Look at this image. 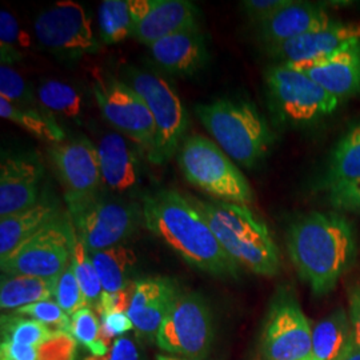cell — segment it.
I'll return each mask as SVG.
<instances>
[{
	"label": "cell",
	"instance_id": "obj_26",
	"mask_svg": "<svg viewBox=\"0 0 360 360\" xmlns=\"http://www.w3.org/2000/svg\"><path fill=\"white\" fill-rule=\"evenodd\" d=\"M90 255L103 287V294H116L129 283V272L136 264V255L131 248L119 245L90 252Z\"/></svg>",
	"mask_w": 360,
	"mask_h": 360
},
{
	"label": "cell",
	"instance_id": "obj_19",
	"mask_svg": "<svg viewBox=\"0 0 360 360\" xmlns=\"http://www.w3.org/2000/svg\"><path fill=\"white\" fill-rule=\"evenodd\" d=\"M360 41L359 22H334L330 26L269 47L281 65L326 58L343 47Z\"/></svg>",
	"mask_w": 360,
	"mask_h": 360
},
{
	"label": "cell",
	"instance_id": "obj_4",
	"mask_svg": "<svg viewBox=\"0 0 360 360\" xmlns=\"http://www.w3.org/2000/svg\"><path fill=\"white\" fill-rule=\"evenodd\" d=\"M195 112L215 143L239 166L257 167L270 153L275 136L254 104L218 99L196 104Z\"/></svg>",
	"mask_w": 360,
	"mask_h": 360
},
{
	"label": "cell",
	"instance_id": "obj_20",
	"mask_svg": "<svg viewBox=\"0 0 360 360\" xmlns=\"http://www.w3.org/2000/svg\"><path fill=\"white\" fill-rule=\"evenodd\" d=\"M156 65L168 74L191 77L208 62V47L200 27L160 39L148 47Z\"/></svg>",
	"mask_w": 360,
	"mask_h": 360
},
{
	"label": "cell",
	"instance_id": "obj_34",
	"mask_svg": "<svg viewBox=\"0 0 360 360\" xmlns=\"http://www.w3.org/2000/svg\"><path fill=\"white\" fill-rule=\"evenodd\" d=\"M28 37H25L13 13L1 10L0 13V59L1 65H11L23 59L22 49L28 46Z\"/></svg>",
	"mask_w": 360,
	"mask_h": 360
},
{
	"label": "cell",
	"instance_id": "obj_38",
	"mask_svg": "<svg viewBox=\"0 0 360 360\" xmlns=\"http://www.w3.org/2000/svg\"><path fill=\"white\" fill-rule=\"evenodd\" d=\"M327 193L330 205L338 212L360 214V179L331 186Z\"/></svg>",
	"mask_w": 360,
	"mask_h": 360
},
{
	"label": "cell",
	"instance_id": "obj_18",
	"mask_svg": "<svg viewBox=\"0 0 360 360\" xmlns=\"http://www.w3.org/2000/svg\"><path fill=\"white\" fill-rule=\"evenodd\" d=\"M179 295L178 285L168 278L136 281L127 311L136 334L147 342H154L168 311Z\"/></svg>",
	"mask_w": 360,
	"mask_h": 360
},
{
	"label": "cell",
	"instance_id": "obj_23",
	"mask_svg": "<svg viewBox=\"0 0 360 360\" xmlns=\"http://www.w3.org/2000/svg\"><path fill=\"white\" fill-rule=\"evenodd\" d=\"M62 215L58 202L43 195L34 206L0 219V262L13 257L31 238Z\"/></svg>",
	"mask_w": 360,
	"mask_h": 360
},
{
	"label": "cell",
	"instance_id": "obj_8",
	"mask_svg": "<svg viewBox=\"0 0 360 360\" xmlns=\"http://www.w3.org/2000/svg\"><path fill=\"white\" fill-rule=\"evenodd\" d=\"M270 104L279 120L291 127H307L331 115L339 101L304 74L285 65L266 74Z\"/></svg>",
	"mask_w": 360,
	"mask_h": 360
},
{
	"label": "cell",
	"instance_id": "obj_17",
	"mask_svg": "<svg viewBox=\"0 0 360 360\" xmlns=\"http://www.w3.org/2000/svg\"><path fill=\"white\" fill-rule=\"evenodd\" d=\"M285 65L309 77L339 102L360 92V41L322 59Z\"/></svg>",
	"mask_w": 360,
	"mask_h": 360
},
{
	"label": "cell",
	"instance_id": "obj_12",
	"mask_svg": "<svg viewBox=\"0 0 360 360\" xmlns=\"http://www.w3.org/2000/svg\"><path fill=\"white\" fill-rule=\"evenodd\" d=\"M34 31L40 46L59 58L77 59L99 50L90 16L72 0L58 1L39 13Z\"/></svg>",
	"mask_w": 360,
	"mask_h": 360
},
{
	"label": "cell",
	"instance_id": "obj_13",
	"mask_svg": "<svg viewBox=\"0 0 360 360\" xmlns=\"http://www.w3.org/2000/svg\"><path fill=\"white\" fill-rule=\"evenodd\" d=\"M94 95L104 119L116 132L150 154L154 148L156 129L154 117L141 95L126 82L114 77L98 80Z\"/></svg>",
	"mask_w": 360,
	"mask_h": 360
},
{
	"label": "cell",
	"instance_id": "obj_47",
	"mask_svg": "<svg viewBox=\"0 0 360 360\" xmlns=\"http://www.w3.org/2000/svg\"><path fill=\"white\" fill-rule=\"evenodd\" d=\"M304 360H314V359H312V356H309V358H307V359H304Z\"/></svg>",
	"mask_w": 360,
	"mask_h": 360
},
{
	"label": "cell",
	"instance_id": "obj_29",
	"mask_svg": "<svg viewBox=\"0 0 360 360\" xmlns=\"http://www.w3.org/2000/svg\"><path fill=\"white\" fill-rule=\"evenodd\" d=\"M38 103L49 112L75 119L82 115L83 101L72 86L59 80H44L35 92Z\"/></svg>",
	"mask_w": 360,
	"mask_h": 360
},
{
	"label": "cell",
	"instance_id": "obj_14",
	"mask_svg": "<svg viewBox=\"0 0 360 360\" xmlns=\"http://www.w3.org/2000/svg\"><path fill=\"white\" fill-rule=\"evenodd\" d=\"M49 154L65 188V202L99 193L103 183L98 147L86 136L52 144Z\"/></svg>",
	"mask_w": 360,
	"mask_h": 360
},
{
	"label": "cell",
	"instance_id": "obj_41",
	"mask_svg": "<svg viewBox=\"0 0 360 360\" xmlns=\"http://www.w3.org/2000/svg\"><path fill=\"white\" fill-rule=\"evenodd\" d=\"M84 360H143L136 343L127 336H119L103 356H90Z\"/></svg>",
	"mask_w": 360,
	"mask_h": 360
},
{
	"label": "cell",
	"instance_id": "obj_1",
	"mask_svg": "<svg viewBox=\"0 0 360 360\" xmlns=\"http://www.w3.org/2000/svg\"><path fill=\"white\" fill-rule=\"evenodd\" d=\"M143 224L187 264L217 278H239L240 266L219 243L203 214L174 190L143 198Z\"/></svg>",
	"mask_w": 360,
	"mask_h": 360
},
{
	"label": "cell",
	"instance_id": "obj_27",
	"mask_svg": "<svg viewBox=\"0 0 360 360\" xmlns=\"http://www.w3.org/2000/svg\"><path fill=\"white\" fill-rule=\"evenodd\" d=\"M0 115L43 142L51 144L65 142V131L51 114L40 112L35 107L18 105L0 96Z\"/></svg>",
	"mask_w": 360,
	"mask_h": 360
},
{
	"label": "cell",
	"instance_id": "obj_2",
	"mask_svg": "<svg viewBox=\"0 0 360 360\" xmlns=\"http://www.w3.org/2000/svg\"><path fill=\"white\" fill-rule=\"evenodd\" d=\"M287 250L303 282L316 296L328 295L355 263L358 238L339 212H309L287 230Z\"/></svg>",
	"mask_w": 360,
	"mask_h": 360
},
{
	"label": "cell",
	"instance_id": "obj_24",
	"mask_svg": "<svg viewBox=\"0 0 360 360\" xmlns=\"http://www.w3.org/2000/svg\"><path fill=\"white\" fill-rule=\"evenodd\" d=\"M354 342L352 326L343 309H338L312 328V359L340 360Z\"/></svg>",
	"mask_w": 360,
	"mask_h": 360
},
{
	"label": "cell",
	"instance_id": "obj_15",
	"mask_svg": "<svg viewBox=\"0 0 360 360\" xmlns=\"http://www.w3.org/2000/svg\"><path fill=\"white\" fill-rule=\"evenodd\" d=\"M132 37L146 46L198 27L199 10L187 0H129Z\"/></svg>",
	"mask_w": 360,
	"mask_h": 360
},
{
	"label": "cell",
	"instance_id": "obj_44",
	"mask_svg": "<svg viewBox=\"0 0 360 360\" xmlns=\"http://www.w3.org/2000/svg\"><path fill=\"white\" fill-rule=\"evenodd\" d=\"M351 326L354 340L360 347V287L351 296Z\"/></svg>",
	"mask_w": 360,
	"mask_h": 360
},
{
	"label": "cell",
	"instance_id": "obj_43",
	"mask_svg": "<svg viewBox=\"0 0 360 360\" xmlns=\"http://www.w3.org/2000/svg\"><path fill=\"white\" fill-rule=\"evenodd\" d=\"M0 360H39V349L13 340H1Z\"/></svg>",
	"mask_w": 360,
	"mask_h": 360
},
{
	"label": "cell",
	"instance_id": "obj_39",
	"mask_svg": "<svg viewBox=\"0 0 360 360\" xmlns=\"http://www.w3.org/2000/svg\"><path fill=\"white\" fill-rule=\"evenodd\" d=\"M292 0H245L242 3L247 16L260 25L283 10Z\"/></svg>",
	"mask_w": 360,
	"mask_h": 360
},
{
	"label": "cell",
	"instance_id": "obj_21",
	"mask_svg": "<svg viewBox=\"0 0 360 360\" xmlns=\"http://www.w3.org/2000/svg\"><path fill=\"white\" fill-rule=\"evenodd\" d=\"M331 23H334V20L322 6L292 0L269 20L257 25V30L262 41H264L267 47H272L323 30Z\"/></svg>",
	"mask_w": 360,
	"mask_h": 360
},
{
	"label": "cell",
	"instance_id": "obj_35",
	"mask_svg": "<svg viewBox=\"0 0 360 360\" xmlns=\"http://www.w3.org/2000/svg\"><path fill=\"white\" fill-rule=\"evenodd\" d=\"M15 315H26L35 321L46 324L52 331L71 335V316L67 315L56 302L44 300L15 309Z\"/></svg>",
	"mask_w": 360,
	"mask_h": 360
},
{
	"label": "cell",
	"instance_id": "obj_45",
	"mask_svg": "<svg viewBox=\"0 0 360 360\" xmlns=\"http://www.w3.org/2000/svg\"><path fill=\"white\" fill-rule=\"evenodd\" d=\"M340 360H360V347L355 343V340L351 343L346 354L342 356Z\"/></svg>",
	"mask_w": 360,
	"mask_h": 360
},
{
	"label": "cell",
	"instance_id": "obj_46",
	"mask_svg": "<svg viewBox=\"0 0 360 360\" xmlns=\"http://www.w3.org/2000/svg\"><path fill=\"white\" fill-rule=\"evenodd\" d=\"M156 360H184V359H176V358H169V356H163V355H159Z\"/></svg>",
	"mask_w": 360,
	"mask_h": 360
},
{
	"label": "cell",
	"instance_id": "obj_36",
	"mask_svg": "<svg viewBox=\"0 0 360 360\" xmlns=\"http://www.w3.org/2000/svg\"><path fill=\"white\" fill-rule=\"evenodd\" d=\"M53 296L56 299V303L65 309V314L70 316H72L79 309L89 307L87 300L84 297V294L77 282V276L71 267V263L58 276Z\"/></svg>",
	"mask_w": 360,
	"mask_h": 360
},
{
	"label": "cell",
	"instance_id": "obj_31",
	"mask_svg": "<svg viewBox=\"0 0 360 360\" xmlns=\"http://www.w3.org/2000/svg\"><path fill=\"white\" fill-rule=\"evenodd\" d=\"M71 267L87 300L89 307L96 309L103 295V287L92 263L90 251L83 245V242L77 236V231L74 233L72 239Z\"/></svg>",
	"mask_w": 360,
	"mask_h": 360
},
{
	"label": "cell",
	"instance_id": "obj_42",
	"mask_svg": "<svg viewBox=\"0 0 360 360\" xmlns=\"http://www.w3.org/2000/svg\"><path fill=\"white\" fill-rule=\"evenodd\" d=\"M101 323H102V336L108 345H111L112 338L123 336L124 333L134 328V324L126 312H111V314L102 315Z\"/></svg>",
	"mask_w": 360,
	"mask_h": 360
},
{
	"label": "cell",
	"instance_id": "obj_22",
	"mask_svg": "<svg viewBox=\"0 0 360 360\" xmlns=\"http://www.w3.org/2000/svg\"><path fill=\"white\" fill-rule=\"evenodd\" d=\"M102 183L114 193H126L141 179V159L129 139L119 132H108L98 144Z\"/></svg>",
	"mask_w": 360,
	"mask_h": 360
},
{
	"label": "cell",
	"instance_id": "obj_37",
	"mask_svg": "<svg viewBox=\"0 0 360 360\" xmlns=\"http://www.w3.org/2000/svg\"><path fill=\"white\" fill-rule=\"evenodd\" d=\"M0 96L11 103L34 107L35 94L30 89L26 80L10 65L0 67Z\"/></svg>",
	"mask_w": 360,
	"mask_h": 360
},
{
	"label": "cell",
	"instance_id": "obj_32",
	"mask_svg": "<svg viewBox=\"0 0 360 360\" xmlns=\"http://www.w3.org/2000/svg\"><path fill=\"white\" fill-rule=\"evenodd\" d=\"M59 334L35 319H25L15 314L1 316V340H13L38 348Z\"/></svg>",
	"mask_w": 360,
	"mask_h": 360
},
{
	"label": "cell",
	"instance_id": "obj_33",
	"mask_svg": "<svg viewBox=\"0 0 360 360\" xmlns=\"http://www.w3.org/2000/svg\"><path fill=\"white\" fill-rule=\"evenodd\" d=\"M71 335L94 356H103L112 346L104 340L102 323L90 307L79 309L71 316Z\"/></svg>",
	"mask_w": 360,
	"mask_h": 360
},
{
	"label": "cell",
	"instance_id": "obj_6",
	"mask_svg": "<svg viewBox=\"0 0 360 360\" xmlns=\"http://www.w3.org/2000/svg\"><path fill=\"white\" fill-rule=\"evenodd\" d=\"M126 83L141 95L154 117V148L147 158L156 166L166 165L187 138L188 112L172 84L158 74L131 68L127 71Z\"/></svg>",
	"mask_w": 360,
	"mask_h": 360
},
{
	"label": "cell",
	"instance_id": "obj_40",
	"mask_svg": "<svg viewBox=\"0 0 360 360\" xmlns=\"http://www.w3.org/2000/svg\"><path fill=\"white\" fill-rule=\"evenodd\" d=\"M135 287H136V281L129 282L122 291H119L116 294H103L98 307H96L99 316L105 315V314H111V312H126L127 314L132 296L135 292Z\"/></svg>",
	"mask_w": 360,
	"mask_h": 360
},
{
	"label": "cell",
	"instance_id": "obj_30",
	"mask_svg": "<svg viewBox=\"0 0 360 360\" xmlns=\"http://www.w3.org/2000/svg\"><path fill=\"white\" fill-rule=\"evenodd\" d=\"M99 31L107 44H115L132 37L129 0H103L98 10Z\"/></svg>",
	"mask_w": 360,
	"mask_h": 360
},
{
	"label": "cell",
	"instance_id": "obj_16",
	"mask_svg": "<svg viewBox=\"0 0 360 360\" xmlns=\"http://www.w3.org/2000/svg\"><path fill=\"white\" fill-rule=\"evenodd\" d=\"M44 166L35 153L4 155L0 163V219L34 206L40 199Z\"/></svg>",
	"mask_w": 360,
	"mask_h": 360
},
{
	"label": "cell",
	"instance_id": "obj_11",
	"mask_svg": "<svg viewBox=\"0 0 360 360\" xmlns=\"http://www.w3.org/2000/svg\"><path fill=\"white\" fill-rule=\"evenodd\" d=\"M74 233L71 219L65 215L55 219L1 263L3 275L39 278L60 275L71 263Z\"/></svg>",
	"mask_w": 360,
	"mask_h": 360
},
{
	"label": "cell",
	"instance_id": "obj_10",
	"mask_svg": "<svg viewBox=\"0 0 360 360\" xmlns=\"http://www.w3.org/2000/svg\"><path fill=\"white\" fill-rule=\"evenodd\" d=\"M262 352L266 360H304L312 354V328L295 294L285 287L272 297Z\"/></svg>",
	"mask_w": 360,
	"mask_h": 360
},
{
	"label": "cell",
	"instance_id": "obj_5",
	"mask_svg": "<svg viewBox=\"0 0 360 360\" xmlns=\"http://www.w3.org/2000/svg\"><path fill=\"white\" fill-rule=\"evenodd\" d=\"M178 162L186 179L219 200L240 206L255 202V193L243 172L206 136H187L180 147Z\"/></svg>",
	"mask_w": 360,
	"mask_h": 360
},
{
	"label": "cell",
	"instance_id": "obj_7",
	"mask_svg": "<svg viewBox=\"0 0 360 360\" xmlns=\"http://www.w3.org/2000/svg\"><path fill=\"white\" fill-rule=\"evenodd\" d=\"M67 207L77 236L90 252L120 245L143 221L142 207L99 193L67 200Z\"/></svg>",
	"mask_w": 360,
	"mask_h": 360
},
{
	"label": "cell",
	"instance_id": "obj_28",
	"mask_svg": "<svg viewBox=\"0 0 360 360\" xmlns=\"http://www.w3.org/2000/svg\"><path fill=\"white\" fill-rule=\"evenodd\" d=\"M360 179V124L349 129L338 142L326 174V188Z\"/></svg>",
	"mask_w": 360,
	"mask_h": 360
},
{
	"label": "cell",
	"instance_id": "obj_3",
	"mask_svg": "<svg viewBox=\"0 0 360 360\" xmlns=\"http://www.w3.org/2000/svg\"><path fill=\"white\" fill-rule=\"evenodd\" d=\"M188 199L203 214L219 243L239 266L262 276L271 278L279 274V250L266 223L248 207L221 200Z\"/></svg>",
	"mask_w": 360,
	"mask_h": 360
},
{
	"label": "cell",
	"instance_id": "obj_9",
	"mask_svg": "<svg viewBox=\"0 0 360 360\" xmlns=\"http://www.w3.org/2000/svg\"><path fill=\"white\" fill-rule=\"evenodd\" d=\"M212 342L214 324L206 299L196 292L180 294L159 328L158 346L190 360H205Z\"/></svg>",
	"mask_w": 360,
	"mask_h": 360
},
{
	"label": "cell",
	"instance_id": "obj_25",
	"mask_svg": "<svg viewBox=\"0 0 360 360\" xmlns=\"http://www.w3.org/2000/svg\"><path fill=\"white\" fill-rule=\"evenodd\" d=\"M58 276L39 278L27 275H1L0 307L18 309L39 302L51 300L52 296L55 295Z\"/></svg>",
	"mask_w": 360,
	"mask_h": 360
}]
</instances>
